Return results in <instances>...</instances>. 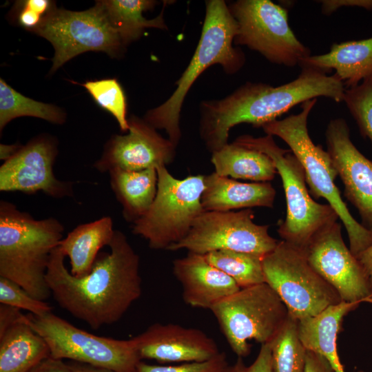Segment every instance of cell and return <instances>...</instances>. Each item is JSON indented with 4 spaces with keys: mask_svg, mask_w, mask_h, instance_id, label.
<instances>
[{
    "mask_svg": "<svg viewBox=\"0 0 372 372\" xmlns=\"http://www.w3.org/2000/svg\"><path fill=\"white\" fill-rule=\"evenodd\" d=\"M110 253L99 254L89 273L66 268L59 246L52 252L46 282L57 303L91 328L118 321L142 293L140 259L126 236L115 230Z\"/></svg>",
    "mask_w": 372,
    "mask_h": 372,
    "instance_id": "obj_1",
    "label": "cell"
},
{
    "mask_svg": "<svg viewBox=\"0 0 372 372\" xmlns=\"http://www.w3.org/2000/svg\"><path fill=\"white\" fill-rule=\"evenodd\" d=\"M301 68L298 76L285 84L247 82L223 99L203 101L199 132L206 148L213 154L226 145L235 125L245 123L262 127L307 101L327 97L343 102L345 87L335 74Z\"/></svg>",
    "mask_w": 372,
    "mask_h": 372,
    "instance_id": "obj_2",
    "label": "cell"
},
{
    "mask_svg": "<svg viewBox=\"0 0 372 372\" xmlns=\"http://www.w3.org/2000/svg\"><path fill=\"white\" fill-rule=\"evenodd\" d=\"M63 231L54 218L36 220L12 203L1 200L0 277L17 283L37 299H48L51 291L47 269Z\"/></svg>",
    "mask_w": 372,
    "mask_h": 372,
    "instance_id": "obj_3",
    "label": "cell"
},
{
    "mask_svg": "<svg viewBox=\"0 0 372 372\" xmlns=\"http://www.w3.org/2000/svg\"><path fill=\"white\" fill-rule=\"evenodd\" d=\"M205 6L200 40L189 65L175 83L176 88L166 101L149 110L144 117L156 130H164L176 147L182 136V105L200 74L211 65L219 64L227 74H234L245 63L243 52L233 46L238 27L228 5L223 0H209L205 1Z\"/></svg>",
    "mask_w": 372,
    "mask_h": 372,
    "instance_id": "obj_4",
    "label": "cell"
},
{
    "mask_svg": "<svg viewBox=\"0 0 372 372\" xmlns=\"http://www.w3.org/2000/svg\"><path fill=\"white\" fill-rule=\"evenodd\" d=\"M317 99L302 104V110L281 119L265 124L266 134L280 138L289 147L303 167L309 192L315 198H323L337 213L349 240V249L357 257L372 245V230L358 223L351 214L334 183L338 176L330 155L321 145L312 141L307 128L309 115Z\"/></svg>",
    "mask_w": 372,
    "mask_h": 372,
    "instance_id": "obj_5",
    "label": "cell"
},
{
    "mask_svg": "<svg viewBox=\"0 0 372 372\" xmlns=\"http://www.w3.org/2000/svg\"><path fill=\"white\" fill-rule=\"evenodd\" d=\"M234 142L267 154L274 163L287 203L285 219L279 221L278 229L282 240L304 250L318 232L337 222L338 216L331 205L311 197L303 167L290 149L280 147L268 134L258 138L242 135Z\"/></svg>",
    "mask_w": 372,
    "mask_h": 372,
    "instance_id": "obj_6",
    "label": "cell"
},
{
    "mask_svg": "<svg viewBox=\"0 0 372 372\" xmlns=\"http://www.w3.org/2000/svg\"><path fill=\"white\" fill-rule=\"evenodd\" d=\"M155 198L147 212L133 223L132 232L148 241L151 249H166L184 239L205 210L201 196L205 175L174 177L166 166L156 167Z\"/></svg>",
    "mask_w": 372,
    "mask_h": 372,
    "instance_id": "obj_7",
    "label": "cell"
},
{
    "mask_svg": "<svg viewBox=\"0 0 372 372\" xmlns=\"http://www.w3.org/2000/svg\"><path fill=\"white\" fill-rule=\"evenodd\" d=\"M238 358L251 351L249 340L271 342L289 318L287 308L267 283L241 288L210 309Z\"/></svg>",
    "mask_w": 372,
    "mask_h": 372,
    "instance_id": "obj_8",
    "label": "cell"
},
{
    "mask_svg": "<svg viewBox=\"0 0 372 372\" xmlns=\"http://www.w3.org/2000/svg\"><path fill=\"white\" fill-rule=\"evenodd\" d=\"M265 282L296 320L314 316L342 301L337 291L310 265L303 250L284 241L262 258Z\"/></svg>",
    "mask_w": 372,
    "mask_h": 372,
    "instance_id": "obj_9",
    "label": "cell"
},
{
    "mask_svg": "<svg viewBox=\"0 0 372 372\" xmlns=\"http://www.w3.org/2000/svg\"><path fill=\"white\" fill-rule=\"evenodd\" d=\"M27 322L43 338L55 359L108 369L136 372L141 361L133 339L101 337L79 329L52 312L43 316L26 314Z\"/></svg>",
    "mask_w": 372,
    "mask_h": 372,
    "instance_id": "obj_10",
    "label": "cell"
},
{
    "mask_svg": "<svg viewBox=\"0 0 372 372\" xmlns=\"http://www.w3.org/2000/svg\"><path fill=\"white\" fill-rule=\"evenodd\" d=\"M33 32L49 41L54 48L52 72L83 52L102 51L118 56L125 47L101 1L81 12L54 6Z\"/></svg>",
    "mask_w": 372,
    "mask_h": 372,
    "instance_id": "obj_11",
    "label": "cell"
},
{
    "mask_svg": "<svg viewBox=\"0 0 372 372\" xmlns=\"http://www.w3.org/2000/svg\"><path fill=\"white\" fill-rule=\"evenodd\" d=\"M238 31L234 43L246 45L272 63L293 67L311 52L289 26L287 10L270 0H238L228 6Z\"/></svg>",
    "mask_w": 372,
    "mask_h": 372,
    "instance_id": "obj_12",
    "label": "cell"
},
{
    "mask_svg": "<svg viewBox=\"0 0 372 372\" xmlns=\"http://www.w3.org/2000/svg\"><path fill=\"white\" fill-rule=\"evenodd\" d=\"M254 218L251 209L204 211L187 236L167 250L185 249L203 255L218 250H232L264 257L276 248L279 240L269 235L268 225H257Z\"/></svg>",
    "mask_w": 372,
    "mask_h": 372,
    "instance_id": "obj_13",
    "label": "cell"
},
{
    "mask_svg": "<svg viewBox=\"0 0 372 372\" xmlns=\"http://www.w3.org/2000/svg\"><path fill=\"white\" fill-rule=\"evenodd\" d=\"M303 251L310 265L343 301L372 302L369 277L346 246L340 223L335 222L318 232Z\"/></svg>",
    "mask_w": 372,
    "mask_h": 372,
    "instance_id": "obj_14",
    "label": "cell"
},
{
    "mask_svg": "<svg viewBox=\"0 0 372 372\" xmlns=\"http://www.w3.org/2000/svg\"><path fill=\"white\" fill-rule=\"evenodd\" d=\"M56 155L54 142L45 136L20 147L0 167V190L29 194L43 192L57 198L72 196V183L54 176L53 165Z\"/></svg>",
    "mask_w": 372,
    "mask_h": 372,
    "instance_id": "obj_15",
    "label": "cell"
},
{
    "mask_svg": "<svg viewBox=\"0 0 372 372\" xmlns=\"http://www.w3.org/2000/svg\"><path fill=\"white\" fill-rule=\"evenodd\" d=\"M129 132L114 135L107 142L101 157L94 163L101 172L114 169L139 171L171 164L176 146L163 137L144 119L132 116Z\"/></svg>",
    "mask_w": 372,
    "mask_h": 372,
    "instance_id": "obj_16",
    "label": "cell"
},
{
    "mask_svg": "<svg viewBox=\"0 0 372 372\" xmlns=\"http://www.w3.org/2000/svg\"><path fill=\"white\" fill-rule=\"evenodd\" d=\"M327 152L344 187V195L357 209L362 225L372 230V161L350 138L342 118L331 119L325 131Z\"/></svg>",
    "mask_w": 372,
    "mask_h": 372,
    "instance_id": "obj_17",
    "label": "cell"
},
{
    "mask_svg": "<svg viewBox=\"0 0 372 372\" xmlns=\"http://www.w3.org/2000/svg\"><path fill=\"white\" fill-rule=\"evenodd\" d=\"M132 339L141 359L160 363L201 362L220 352L203 331L177 324L154 323Z\"/></svg>",
    "mask_w": 372,
    "mask_h": 372,
    "instance_id": "obj_18",
    "label": "cell"
},
{
    "mask_svg": "<svg viewBox=\"0 0 372 372\" xmlns=\"http://www.w3.org/2000/svg\"><path fill=\"white\" fill-rule=\"evenodd\" d=\"M185 304L211 309L217 302L241 288L228 275L211 265L203 254L188 252L172 263Z\"/></svg>",
    "mask_w": 372,
    "mask_h": 372,
    "instance_id": "obj_19",
    "label": "cell"
},
{
    "mask_svg": "<svg viewBox=\"0 0 372 372\" xmlns=\"http://www.w3.org/2000/svg\"><path fill=\"white\" fill-rule=\"evenodd\" d=\"M201 204L205 211L272 208L276 190L269 182L242 183L215 172L205 175Z\"/></svg>",
    "mask_w": 372,
    "mask_h": 372,
    "instance_id": "obj_20",
    "label": "cell"
},
{
    "mask_svg": "<svg viewBox=\"0 0 372 372\" xmlns=\"http://www.w3.org/2000/svg\"><path fill=\"white\" fill-rule=\"evenodd\" d=\"M300 67H311L335 75L347 88L358 85L372 76V37L333 43L330 50L320 55L303 59Z\"/></svg>",
    "mask_w": 372,
    "mask_h": 372,
    "instance_id": "obj_21",
    "label": "cell"
},
{
    "mask_svg": "<svg viewBox=\"0 0 372 372\" xmlns=\"http://www.w3.org/2000/svg\"><path fill=\"white\" fill-rule=\"evenodd\" d=\"M360 304L342 300L328 307L318 315L298 321V335L304 347L324 357L335 372H345L338 354V333L344 316Z\"/></svg>",
    "mask_w": 372,
    "mask_h": 372,
    "instance_id": "obj_22",
    "label": "cell"
},
{
    "mask_svg": "<svg viewBox=\"0 0 372 372\" xmlns=\"http://www.w3.org/2000/svg\"><path fill=\"white\" fill-rule=\"evenodd\" d=\"M115 230L109 216L78 225L59 244L70 262V273L77 277L89 273L99 250L111 243Z\"/></svg>",
    "mask_w": 372,
    "mask_h": 372,
    "instance_id": "obj_23",
    "label": "cell"
},
{
    "mask_svg": "<svg viewBox=\"0 0 372 372\" xmlns=\"http://www.w3.org/2000/svg\"><path fill=\"white\" fill-rule=\"evenodd\" d=\"M50 355L48 344L28 324L26 315L0 335V372H30Z\"/></svg>",
    "mask_w": 372,
    "mask_h": 372,
    "instance_id": "obj_24",
    "label": "cell"
},
{
    "mask_svg": "<svg viewBox=\"0 0 372 372\" xmlns=\"http://www.w3.org/2000/svg\"><path fill=\"white\" fill-rule=\"evenodd\" d=\"M109 173L112 189L122 205L123 218L134 223L147 212L155 198L156 168L139 171L114 169Z\"/></svg>",
    "mask_w": 372,
    "mask_h": 372,
    "instance_id": "obj_25",
    "label": "cell"
},
{
    "mask_svg": "<svg viewBox=\"0 0 372 372\" xmlns=\"http://www.w3.org/2000/svg\"><path fill=\"white\" fill-rule=\"evenodd\" d=\"M217 174L254 182H269L278 174L272 159L267 154L233 142L211 155Z\"/></svg>",
    "mask_w": 372,
    "mask_h": 372,
    "instance_id": "obj_26",
    "label": "cell"
},
{
    "mask_svg": "<svg viewBox=\"0 0 372 372\" xmlns=\"http://www.w3.org/2000/svg\"><path fill=\"white\" fill-rule=\"evenodd\" d=\"M101 3L125 46L138 39L145 28H167L163 18L164 9L158 17L150 20L143 16V12L154 8L156 1L105 0Z\"/></svg>",
    "mask_w": 372,
    "mask_h": 372,
    "instance_id": "obj_27",
    "label": "cell"
},
{
    "mask_svg": "<svg viewBox=\"0 0 372 372\" xmlns=\"http://www.w3.org/2000/svg\"><path fill=\"white\" fill-rule=\"evenodd\" d=\"M28 116L63 124L65 115L59 107L28 98L0 79V130L11 120Z\"/></svg>",
    "mask_w": 372,
    "mask_h": 372,
    "instance_id": "obj_28",
    "label": "cell"
},
{
    "mask_svg": "<svg viewBox=\"0 0 372 372\" xmlns=\"http://www.w3.org/2000/svg\"><path fill=\"white\" fill-rule=\"evenodd\" d=\"M211 265L231 277L240 288L265 282L263 257L251 253L218 250L204 254Z\"/></svg>",
    "mask_w": 372,
    "mask_h": 372,
    "instance_id": "obj_29",
    "label": "cell"
},
{
    "mask_svg": "<svg viewBox=\"0 0 372 372\" xmlns=\"http://www.w3.org/2000/svg\"><path fill=\"white\" fill-rule=\"evenodd\" d=\"M269 344L273 372H304L307 350L298 335V320L289 316L281 330Z\"/></svg>",
    "mask_w": 372,
    "mask_h": 372,
    "instance_id": "obj_30",
    "label": "cell"
},
{
    "mask_svg": "<svg viewBox=\"0 0 372 372\" xmlns=\"http://www.w3.org/2000/svg\"><path fill=\"white\" fill-rule=\"evenodd\" d=\"M96 103L116 119L123 132L129 130L127 104L124 91L115 79L89 81L81 84Z\"/></svg>",
    "mask_w": 372,
    "mask_h": 372,
    "instance_id": "obj_31",
    "label": "cell"
},
{
    "mask_svg": "<svg viewBox=\"0 0 372 372\" xmlns=\"http://www.w3.org/2000/svg\"><path fill=\"white\" fill-rule=\"evenodd\" d=\"M344 102L360 133L372 144V76L344 91Z\"/></svg>",
    "mask_w": 372,
    "mask_h": 372,
    "instance_id": "obj_32",
    "label": "cell"
},
{
    "mask_svg": "<svg viewBox=\"0 0 372 372\" xmlns=\"http://www.w3.org/2000/svg\"><path fill=\"white\" fill-rule=\"evenodd\" d=\"M0 303L28 311L37 316H43L52 310L48 303L35 298L19 285L3 277H0Z\"/></svg>",
    "mask_w": 372,
    "mask_h": 372,
    "instance_id": "obj_33",
    "label": "cell"
},
{
    "mask_svg": "<svg viewBox=\"0 0 372 372\" xmlns=\"http://www.w3.org/2000/svg\"><path fill=\"white\" fill-rule=\"evenodd\" d=\"M229 366L225 352L205 361L185 362L178 365L149 364L141 361L136 372H226Z\"/></svg>",
    "mask_w": 372,
    "mask_h": 372,
    "instance_id": "obj_34",
    "label": "cell"
},
{
    "mask_svg": "<svg viewBox=\"0 0 372 372\" xmlns=\"http://www.w3.org/2000/svg\"><path fill=\"white\" fill-rule=\"evenodd\" d=\"M226 372H273L271 350L269 343L261 344L259 353L252 364L246 366L242 358L229 365Z\"/></svg>",
    "mask_w": 372,
    "mask_h": 372,
    "instance_id": "obj_35",
    "label": "cell"
},
{
    "mask_svg": "<svg viewBox=\"0 0 372 372\" xmlns=\"http://www.w3.org/2000/svg\"><path fill=\"white\" fill-rule=\"evenodd\" d=\"M321 10L323 14L330 15L342 7H360L372 10V0H322Z\"/></svg>",
    "mask_w": 372,
    "mask_h": 372,
    "instance_id": "obj_36",
    "label": "cell"
},
{
    "mask_svg": "<svg viewBox=\"0 0 372 372\" xmlns=\"http://www.w3.org/2000/svg\"><path fill=\"white\" fill-rule=\"evenodd\" d=\"M25 315L21 310L6 304H0V335L14 324L24 320Z\"/></svg>",
    "mask_w": 372,
    "mask_h": 372,
    "instance_id": "obj_37",
    "label": "cell"
},
{
    "mask_svg": "<svg viewBox=\"0 0 372 372\" xmlns=\"http://www.w3.org/2000/svg\"><path fill=\"white\" fill-rule=\"evenodd\" d=\"M304 372H335L329 362L322 355L307 351Z\"/></svg>",
    "mask_w": 372,
    "mask_h": 372,
    "instance_id": "obj_38",
    "label": "cell"
},
{
    "mask_svg": "<svg viewBox=\"0 0 372 372\" xmlns=\"http://www.w3.org/2000/svg\"><path fill=\"white\" fill-rule=\"evenodd\" d=\"M30 372H73L70 364L63 360L55 359L50 356L36 366Z\"/></svg>",
    "mask_w": 372,
    "mask_h": 372,
    "instance_id": "obj_39",
    "label": "cell"
},
{
    "mask_svg": "<svg viewBox=\"0 0 372 372\" xmlns=\"http://www.w3.org/2000/svg\"><path fill=\"white\" fill-rule=\"evenodd\" d=\"M43 17L35 12L22 7L18 16L19 23L28 30L33 31L42 21Z\"/></svg>",
    "mask_w": 372,
    "mask_h": 372,
    "instance_id": "obj_40",
    "label": "cell"
},
{
    "mask_svg": "<svg viewBox=\"0 0 372 372\" xmlns=\"http://www.w3.org/2000/svg\"><path fill=\"white\" fill-rule=\"evenodd\" d=\"M22 2V7L30 9L41 16L43 15V17L54 7V3L48 0H27Z\"/></svg>",
    "mask_w": 372,
    "mask_h": 372,
    "instance_id": "obj_41",
    "label": "cell"
},
{
    "mask_svg": "<svg viewBox=\"0 0 372 372\" xmlns=\"http://www.w3.org/2000/svg\"><path fill=\"white\" fill-rule=\"evenodd\" d=\"M356 258L369 277L372 290V245L360 253Z\"/></svg>",
    "mask_w": 372,
    "mask_h": 372,
    "instance_id": "obj_42",
    "label": "cell"
},
{
    "mask_svg": "<svg viewBox=\"0 0 372 372\" xmlns=\"http://www.w3.org/2000/svg\"><path fill=\"white\" fill-rule=\"evenodd\" d=\"M73 372H114L112 371L74 362L70 364Z\"/></svg>",
    "mask_w": 372,
    "mask_h": 372,
    "instance_id": "obj_43",
    "label": "cell"
},
{
    "mask_svg": "<svg viewBox=\"0 0 372 372\" xmlns=\"http://www.w3.org/2000/svg\"><path fill=\"white\" fill-rule=\"evenodd\" d=\"M20 148L17 145H1L0 147V158L6 161L14 155Z\"/></svg>",
    "mask_w": 372,
    "mask_h": 372,
    "instance_id": "obj_44",
    "label": "cell"
}]
</instances>
